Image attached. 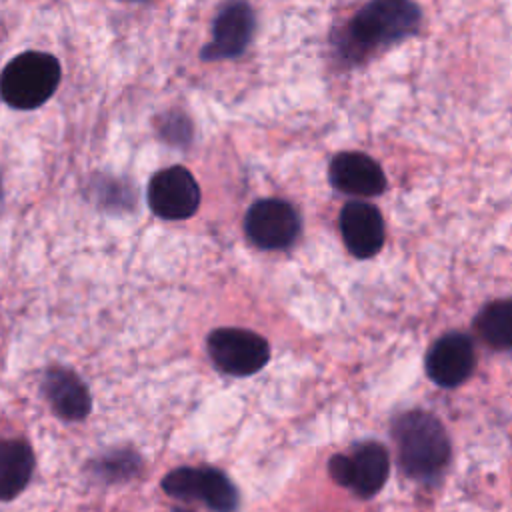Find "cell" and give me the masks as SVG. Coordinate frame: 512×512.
I'll list each match as a JSON object with an SVG mask.
<instances>
[{"instance_id": "6da1fadb", "label": "cell", "mask_w": 512, "mask_h": 512, "mask_svg": "<svg viewBox=\"0 0 512 512\" xmlns=\"http://www.w3.org/2000/svg\"><path fill=\"white\" fill-rule=\"evenodd\" d=\"M420 18V8L412 0H370L348 22L340 48L348 58L364 56L378 46L412 36Z\"/></svg>"}, {"instance_id": "7a4b0ae2", "label": "cell", "mask_w": 512, "mask_h": 512, "mask_svg": "<svg viewBox=\"0 0 512 512\" xmlns=\"http://www.w3.org/2000/svg\"><path fill=\"white\" fill-rule=\"evenodd\" d=\"M392 438L398 448V464L414 480L436 478L448 458L450 442L440 420L428 412L412 410L392 424Z\"/></svg>"}, {"instance_id": "3957f363", "label": "cell", "mask_w": 512, "mask_h": 512, "mask_svg": "<svg viewBox=\"0 0 512 512\" xmlns=\"http://www.w3.org/2000/svg\"><path fill=\"white\" fill-rule=\"evenodd\" d=\"M60 84V62L46 52H24L0 74V96L6 104L32 110L44 104Z\"/></svg>"}, {"instance_id": "277c9868", "label": "cell", "mask_w": 512, "mask_h": 512, "mask_svg": "<svg viewBox=\"0 0 512 512\" xmlns=\"http://www.w3.org/2000/svg\"><path fill=\"white\" fill-rule=\"evenodd\" d=\"M328 472L336 484L370 498L388 478V452L378 442H360L348 454H334L328 462Z\"/></svg>"}, {"instance_id": "5b68a950", "label": "cell", "mask_w": 512, "mask_h": 512, "mask_svg": "<svg viewBox=\"0 0 512 512\" xmlns=\"http://www.w3.org/2000/svg\"><path fill=\"white\" fill-rule=\"evenodd\" d=\"M162 490L180 500H200L216 512H234L238 490L230 478L210 466H180L162 480Z\"/></svg>"}, {"instance_id": "8992f818", "label": "cell", "mask_w": 512, "mask_h": 512, "mask_svg": "<svg viewBox=\"0 0 512 512\" xmlns=\"http://www.w3.org/2000/svg\"><path fill=\"white\" fill-rule=\"evenodd\" d=\"M208 354L222 372L250 376L266 366L270 346L256 332L244 328H218L208 336Z\"/></svg>"}, {"instance_id": "52a82bcc", "label": "cell", "mask_w": 512, "mask_h": 512, "mask_svg": "<svg viewBox=\"0 0 512 512\" xmlns=\"http://www.w3.org/2000/svg\"><path fill=\"white\" fill-rule=\"evenodd\" d=\"M244 230L252 244L262 250H284L300 234V218L294 206L280 198H262L250 206Z\"/></svg>"}, {"instance_id": "ba28073f", "label": "cell", "mask_w": 512, "mask_h": 512, "mask_svg": "<svg viewBox=\"0 0 512 512\" xmlns=\"http://www.w3.org/2000/svg\"><path fill=\"white\" fill-rule=\"evenodd\" d=\"M148 204L164 220H186L200 206V188L186 168L168 166L152 176Z\"/></svg>"}, {"instance_id": "9c48e42d", "label": "cell", "mask_w": 512, "mask_h": 512, "mask_svg": "<svg viewBox=\"0 0 512 512\" xmlns=\"http://www.w3.org/2000/svg\"><path fill=\"white\" fill-rule=\"evenodd\" d=\"M254 34V12L244 0H228L220 6L214 24L212 40L202 48L204 60H222L240 56Z\"/></svg>"}, {"instance_id": "30bf717a", "label": "cell", "mask_w": 512, "mask_h": 512, "mask_svg": "<svg viewBox=\"0 0 512 512\" xmlns=\"http://www.w3.org/2000/svg\"><path fill=\"white\" fill-rule=\"evenodd\" d=\"M474 344L466 334L450 332L438 338L426 356V372L438 386L454 388L474 370Z\"/></svg>"}, {"instance_id": "8fae6325", "label": "cell", "mask_w": 512, "mask_h": 512, "mask_svg": "<svg viewBox=\"0 0 512 512\" xmlns=\"http://www.w3.org/2000/svg\"><path fill=\"white\" fill-rule=\"evenodd\" d=\"M340 232L348 252L356 258H372L386 238L380 210L364 200H352L342 208Z\"/></svg>"}, {"instance_id": "7c38bea8", "label": "cell", "mask_w": 512, "mask_h": 512, "mask_svg": "<svg viewBox=\"0 0 512 512\" xmlns=\"http://www.w3.org/2000/svg\"><path fill=\"white\" fill-rule=\"evenodd\" d=\"M330 184L348 196H376L386 188L380 164L362 152H340L328 168Z\"/></svg>"}, {"instance_id": "4fadbf2b", "label": "cell", "mask_w": 512, "mask_h": 512, "mask_svg": "<svg viewBox=\"0 0 512 512\" xmlns=\"http://www.w3.org/2000/svg\"><path fill=\"white\" fill-rule=\"evenodd\" d=\"M42 392L52 410L64 420H84L90 412V392L68 368H50L44 374Z\"/></svg>"}, {"instance_id": "5bb4252c", "label": "cell", "mask_w": 512, "mask_h": 512, "mask_svg": "<svg viewBox=\"0 0 512 512\" xmlns=\"http://www.w3.org/2000/svg\"><path fill=\"white\" fill-rule=\"evenodd\" d=\"M34 472V452L24 440H0V500L16 498Z\"/></svg>"}, {"instance_id": "9a60e30c", "label": "cell", "mask_w": 512, "mask_h": 512, "mask_svg": "<svg viewBox=\"0 0 512 512\" xmlns=\"http://www.w3.org/2000/svg\"><path fill=\"white\" fill-rule=\"evenodd\" d=\"M482 340L494 350H508L512 346V304L510 300H496L484 306L474 322Z\"/></svg>"}, {"instance_id": "2e32d148", "label": "cell", "mask_w": 512, "mask_h": 512, "mask_svg": "<svg viewBox=\"0 0 512 512\" xmlns=\"http://www.w3.org/2000/svg\"><path fill=\"white\" fill-rule=\"evenodd\" d=\"M138 462L130 460V452L128 454H108L104 460H100L96 464V468L102 472V476L106 478H114V470H122V474L130 476V470L136 468Z\"/></svg>"}, {"instance_id": "e0dca14e", "label": "cell", "mask_w": 512, "mask_h": 512, "mask_svg": "<svg viewBox=\"0 0 512 512\" xmlns=\"http://www.w3.org/2000/svg\"><path fill=\"white\" fill-rule=\"evenodd\" d=\"M126 2H146V0H126Z\"/></svg>"}, {"instance_id": "ac0fdd59", "label": "cell", "mask_w": 512, "mask_h": 512, "mask_svg": "<svg viewBox=\"0 0 512 512\" xmlns=\"http://www.w3.org/2000/svg\"><path fill=\"white\" fill-rule=\"evenodd\" d=\"M176 512H186V510H176Z\"/></svg>"}]
</instances>
